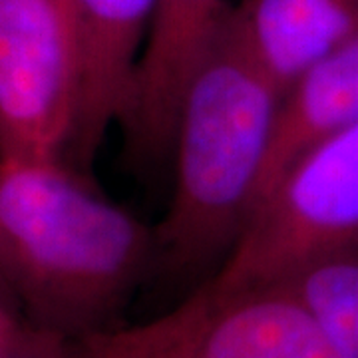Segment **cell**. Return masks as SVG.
<instances>
[{
	"label": "cell",
	"instance_id": "obj_1",
	"mask_svg": "<svg viewBox=\"0 0 358 358\" xmlns=\"http://www.w3.org/2000/svg\"><path fill=\"white\" fill-rule=\"evenodd\" d=\"M157 259L155 227L64 159L0 157V277L28 329L68 336L114 324Z\"/></svg>",
	"mask_w": 358,
	"mask_h": 358
},
{
	"label": "cell",
	"instance_id": "obj_2",
	"mask_svg": "<svg viewBox=\"0 0 358 358\" xmlns=\"http://www.w3.org/2000/svg\"><path fill=\"white\" fill-rule=\"evenodd\" d=\"M281 96L233 8L179 110L173 193L155 225L167 267L195 273L229 255L255 205Z\"/></svg>",
	"mask_w": 358,
	"mask_h": 358
},
{
	"label": "cell",
	"instance_id": "obj_3",
	"mask_svg": "<svg viewBox=\"0 0 358 358\" xmlns=\"http://www.w3.org/2000/svg\"><path fill=\"white\" fill-rule=\"evenodd\" d=\"M13 358H345L287 287L215 291L201 285L159 317L82 334L22 324Z\"/></svg>",
	"mask_w": 358,
	"mask_h": 358
},
{
	"label": "cell",
	"instance_id": "obj_4",
	"mask_svg": "<svg viewBox=\"0 0 358 358\" xmlns=\"http://www.w3.org/2000/svg\"><path fill=\"white\" fill-rule=\"evenodd\" d=\"M358 249V124L299 155L253 207L229 255L203 285L247 291Z\"/></svg>",
	"mask_w": 358,
	"mask_h": 358
},
{
	"label": "cell",
	"instance_id": "obj_5",
	"mask_svg": "<svg viewBox=\"0 0 358 358\" xmlns=\"http://www.w3.org/2000/svg\"><path fill=\"white\" fill-rule=\"evenodd\" d=\"M78 94L72 0H0V157L64 159Z\"/></svg>",
	"mask_w": 358,
	"mask_h": 358
},
{
	"label": "cell",
	"instance_id": "obj_6",
	"mask_svg": "<svg viewBox=\"0 0 358 358\" xmlns=\"http://www.w3.org/2000/svg\"><path fill=\"white\" fill-rule=\"evenodd\" d=\"M233 8L227 0H155L120 128L138 166L171 159L185 92Z\"/></svg>",
	"mask_w": 358,
	"mask_h": 358
},
{
	"label": "cell",
	"instance_id": "obj_7",
	"mask_svg": "<svg viewBox=\"0 0 358 358\" xmlns=\"http://www.w3.org/2000/svg\"><path fill=\"white\" fill-rule=\"evenodd\" d=\"M155 0H72L80 94L68 164L90 169L106 134L126 114Z\"/></svg>",
	"mask_w": 358,
	"mask_h": 358
},
{
	"label": "cell",
	"instance_id": "obj_8",
	"mask_svg": "<svg viewBox=\"0 0 358 358\" xmlns=\"http://www.w3.org/2000/svg\"><path fill=\"white\" fill-rule=\"evenodd\" d=\"M355 124H358V34L308 66L285 88L255 205L299 155Z\"/></svg>",
	"mask_w": 358,
	"mask_h": 358
},
{
	"label": "cell",
	"instance_id": "obj_9",
	"mask_svg": "<svg viewBox=\"0 0 358 358\" xmlns=\"http://www.w3.org/2000/svg\"><path fill=\"white\" fill-rule=\"evenodd\" d=\"M235 16L281 92L358 34V0H245Z\"/></svg>",
	"mask_w": 358,
	"mask_h": 358
},
{
	"label": "cell",
	"instance_id": "obj_10",
	"mask_svg": "<svg viewBox=\"0 0 358 358\" xmlns=\"http://www.w3.org/2000/svg\"><path fill=\"white\" fill-rule=\"evenodd\" d=\"M287 285L345 358H358V249L296 273Z\"/></svg>",
	"mask_w": 358,
	"mask_h": 358
},
{
	"label": "cell",
	"instance_id": "obj_11",
	"mask_svg": "<svg viewBox=\"0 0 358 358\" xmlns=\"http://www.w3.org/2000/svg\"><path fill=\"white\" fill-rule=\"evenodd\" d=\"M20 327H22V322L0 303V358H13Z\"/></svg>",
	"mask_w": 358,
	"mask_h": 358
},
{
	"label": "cell",
	"instance_id": "obj_12",
	"mask_svg": "<svg viewBox=\"0 0 358 358\" xmlns=\"http://www.w3.org/2000/svg\"><path fill=\"white\" fill-rule=\"evenodd\" d=\"M0 303L4 305V307L8 308L10 313H13V308H10V303H8V296H6V289H4V282H2V277H0ZM14 315V313H13ZM16 317V315H14ZM18 319V317H16Z\"/></svg>",
	"mask_w": 358,
	"mask_h": 358
}]
</instances>
